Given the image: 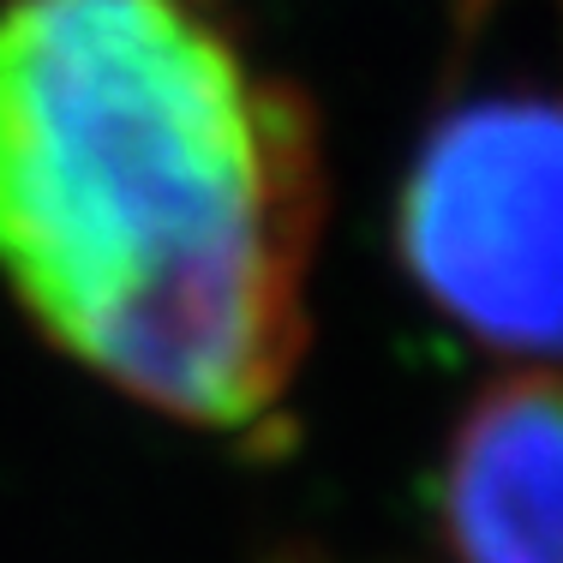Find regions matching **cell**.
<instances>
[{"instance_id":"cell-3","label":"cell","mask_w":563,"mask_h":563,"mask_svg":"<svg viewBox=\"0 0 563 563\" xmlns=\"http://www.w3.org/2000/svg\"><path fill=\"white\" fill-rule=\"evenodd\" d=\"M558 384L498 378L462 413L444 455V533L455 563H558Z\"/></svg>"},{"instance_id":"cell-1","label":"cell","mask_w":563,"mask_h":563,"mask_svg":"<svg viewBox=\"0 0 563 563\" xmlns=\"http://www.w3.org/2000/svg\"><path fill=\"white\" fill-rule=\"evenodd\" d=\"M318 114L222 0H0V276L60 354L186 426L288 396Z\"/></svg>"},{"instance_id":"cell-4","label":"cell","mask_w":563,"mask_h":563,"mask_svg":"<svg viewBox=\"0 0 563 563\" xmlns=\"http://www.w3.org/2000/svg\"><path fill=\"white\" fill-rule=\"evenodd\" d=\"M492 7H498V0H462V24H467V31H474V24L486 19Z\"/></svg>"},{"instance_id":"cell-5","label":"cell","mask_w":563,"mask_h":563,"mask_svg":"<svg viewBox=\"0 0 563 563\" xmlns=\"http://www.w3.org/2000/svg\"><path fill=\"white\" fill-rule=\"evenodd\" d=\"M276 563H330V558H312V552H282Z\"/></svg>"},{"instance_id":"cell-2","label":"cell","mask_w":563,"mask_h":563,"mask_svg":"<svg viewBox=\"0 0 563 563\" xmlns=\"http://www.w3.org/2000/svg\"><path fill=\"white\" fill-rule=\"evenodd\" d=\"M558 102L474 90L426 126L396 198V252L426 306L516 360L558 347Z\"/></svg>"}]
</instances>
